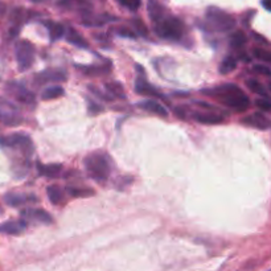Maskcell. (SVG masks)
I'll use <instances>...</instances> for the list:
<instances>
[{
    "mask_svg": "<svg viewBox=\"0 0 271 271\" xmlns=\"http://www.w3.org/2000/svg\"><path fill=\"white\" fill-rule=\"evenodd\" d=\"M89 90L92 92V93L96 94L97 97H100L101 100H104V101H113V100H114V98H113L111 96H106V94L102 93V92H101L100 89H97L96 86H89Z\"/></svg>",
    "mask_w": 271,
    "mask_h": 271,
    "instance_id": "obj_34",
    "label": "cell"
},
{
    "mask_svg": "<svg viewBox=\"0 0 271 271\" xmlns=\"http://www.w3.org/2000/svg\"><path fill=\"white\" fill-rule=\"evenodd\" d=\"M134 27L136 28V31L140 33L142 36H147V28L146 25L143 24L142 22H140L139 19H136V20H134Z\"/></svg>",
    "mask_w": 271,
    "mask_h": 271,
    "instance_id": "obj_35",
    "label": "cell"
},
{
    "mask_svg": "<svg viewBox=\"0 0 271 271\" xmlns=\"http://www.w3.org/2000/svg\"><path fill=\"white\" fill-rule=\"evenodd\" d=\"M184 24L182 20L172 16H163L159 22L155 23V32L159 37L171 41H178L184 36Z\"/></svg>",
    "mask_w": 271,
    "mask_h": 271,
    "instance_id": "obj_3",
    "label": "cell"
},
{
    "mask_svg": "<svg viewBox=\"0 0 271 271\" xmlns=\"http://www.w3.org/2000/svg\"><path fill=\"white\" fill-rule=\"evenodd\" d=\"M203 93L205 96L217 98L222 104L236 109L237 111H245L249 109V97L234 83H225V85L217 86L213 89H205L203 90Z\"/></svg>",
    "mask_w": 271,
    "mask_h": 271,
    "instance_id": "obj_1",
    "label": "cell"
},
{
    "mask_svg": "<svg viewBox=\"0 0 271 271\" xmlns=\"http://www.w3.org/2000/svg\"><path fill=\"white\" fill-rule=\"evenodd\" d=\"M27 229V222L25 221H7L0 225V233L3 234H10V236H19Z\"/></svg>",
    "mask_w": 271,
    "mask_h": 271,
    "instance_id": "obj_13",
    "label": "cell"
},
{
    "mask_svg": "<svg viewBox=\"0 0 271 271\" xmlns=\"http://www.w3.org/2000/svg\"><path fill=\"white\" fill-rule=\"evenodd\" d=\"M68 192L73 197H87L93 196L94 192L90 189H77V188H68Z\"/></svg>",
    "mask_w": 271,
    "mask_h": 271,
    "instance_id": "obj_28",
    "label": "cell"
},
{
    "mask_svg": "<svg viewBox=\"0 0 271 271\" xmlns=\"http://www.w3.org/2000/svg\"><path fill=\"white\" fill-rule=\"evenodd\" d=\"M253 71L254 73H258V74H263L270 77L271 75V69L266 65H254L253 66Z\"/></svg>",
    "mask_w": 271,
    "mask_h": 271,
    "instance_id": "obj_32",
    "label": "cell"
},
{
    "mask_svg": "<svg viewBox=\"0 0 271 271\" xmlns=\"http://www.w3.org/2000/svg\"><path fill=\"white\" fill-rule=\"evenodd\" d=\"M207 19L208 22L211 23L212 27L220 32L230 31L236 25V20L230 15L221 11V10H217V8H209L207 11Z\"/></svg>",
    "mask_w": 271,
    "mask_h": 271,
    "instance_id": "obj_4",
    "label": "cell"
},
{
    "mask_svg": "<svg viewBox=\"0 0 271 271\" xmlns=\"http://www.w3.org/2000/svg\"><path fill=\"white\" fill-rule=\"evenodd\" d=\"M254 56L258 58V60L263 61V62H271V54L270 52L264 49H259V48H254Z\"/></svg>",
    "mask_w": 271,
    "mask_h": 271,
    "instance_id": "obj_29",
    "label": "cell"
},
{
    "mask_svg": "<svg viewBox=\"0 0 271 271\" xmlns=\"http://www.w3.org/2000/svg\"><path fill=\"white\" fill-rule=\"evenodd\" d=\"M263 7L267 10V11H270V0H263Z\"/></svg>",
    "mask_w": 271,
    "mask_h": 271,
    "instance_id": "obj_37",
    "label": "cell"
},
{
    "mask_svg": "<svg viewBox=\"0 0 271 271\" xmlns=\"http://www.w3.org/2000/svg\"><path fill=\"white\" fill-rule=\"evenodd\" d=\"M36 81L39 85L50 82H64V81H66V73L61 69H47V70L37 74Z\"/></svg>",
    "mask_w": 271,
    "mask_h": 271,
    "instance_id": "obj_8",
    "label": "cell"
},
{
    "mask_svg": "<svg viewBox=\"0 0 271 271\" xmlns=\"http://www.w3.org/2000/svg\"><path fill=\"white\" fill-rule=\"evenodd\" d=\"M246 41L247 37L242 31H237V32H234L232 36H230V45H232L233 48L243 47V45L246 44Z\"/></svg>",
    "mask_w": 271,
    "mask_h": 271,
    "instance_id": "obj_27",
    "label": "cell"
},
{
    "mask_svg": "<svg viewBox=\"0 0 271 271\" xmlns=\"http://www.w3.org/2000/svg\"><path fill=\"white\" fill-rule=\"evenodd\" d=\"M118 2L131 11H136L140 7V0H118Z\"/></svg>",
    "mask_w": 271,
    "mask_h": 271,
    "instance_id": "obj_31",
    "label": "cell"
},
{
    "mask_svg": "<svg viewBox=\"0 0 271 271\" xmlns=\"http://www.w3.org/2000/svg\"><path fill=\"white\" fill-rule=\"evenodd\" d=\"M242 123L251 127H255L258 130H268L270 129V119L262 113H254L253 115H249L242 119Z\"/></svg>",
    "mask_w": 271,
    "mask_h": 271,
    "instance_id": "obj_11",
    "label": "cell"
},
{
    "mask_svg": "<svg viewBox=\"0 0 271 271\" xmlns=\"http://www.w3.org/2000/svg\"><path fill=\"white\" fill-rule=\"evenodd\" d=\"M237 68V58H234L233 56H228L222 60L221 65H220V73L221 74H229L232 73L234 69Z\"/></svg>",
    "mask_w": 271,
    "mask_h": 271,
    "instance_id": "obj_22",
    "label": "cell"
},
{
    "mask_svg": "<svg viewBox=\"0 0 271 271\" xmlns=\"http://www.w3.org/2000/svg\"><path fill=\"white\" fill-rule=\"evenodd\" d=\"M246 85H247V87H249V89L251 90V92H253V93L259 94V96L262 97V98H267V100H268L270 94H268L267 90L264 89L262 83L258 82L257 79H249V81L246 82Z\"/></svg>",
    "mask_w": 271,
    "mask_h": 271,
    "instance_id": "obj_23",
    "label": "cell"
},
{
    "mask_svg": "<svg viewBox=\"0 0 271 271\" xmlns=\"http://www.w3.org/2000/svg\"><path fill=\"white\" fill-rule=\"evenodd\" d=\"M48 29H49V36L52 41H56L60 37H62L65 33V28L61 24H57V23H48L47 24Z\"/></svg>",
    "mask_w": 271,
    "mask_h": 271,
    "instance_id": "obj_26",
    "label": "cell"
},
{
    "mask_svg": "<svg viewBox=\"0 0 271 271\" xmlns=\"http://www.w3.org/2000/svg\"><path fill=\"white\" fill-rule=\"evenodd\" d=\"M138 106L143 110L148 111V113H152L155 115H159V117H163V118H167L168 117V111L163 105H160L157 101L153 100H147L143 101V102H139Z\"/></svg>",
    "mask_w": 271,
    "mask_h": 271,
    "instance_id": "obj_12",
    "label": "cell"
},
{
    "mask_svg": "<svg viewBox=\"0 0 271 271\" xmlns=\"http://www.w3.org/2000/svg\"><path fill=\"white\" fill-rule=\"evenodd\" d=\"M0 144L3 147H11V148H20L25 153H31L33 151L32 139L24 132L12 134L4 138H0Z\"/></svg>",
    "mask_w": 271,
    "mask_h": 271,
    "instance_id": "obj_6",
    "label": "cell"
},
{
    "mask_svg": "<svg viewBox=\"0 0 271 271\" xmlns=\"http://www.w3.org/2000/svg\"><path fill=\"white\" fill-rule=\"evenodd\" d=\"M66 40H68V43L73 44L75 47L78 48H83V49H87L89 48V44L83 39L82 36L79 35L77 31H74L73 28L68 29V35H66Z\"/></svg>",
    "mask_w": 271,
    "mask_h": 271,
    "instance_id": "obj_16",
    "label": "cell"
},
{
    "mask_svg": "<svg viewBox=\"0 0 271 271\" xmlns=\"http://www.w3.org/2000/svg\"><path fill=\"white\" fill-rule=\"evenodd\" d=\"M10 92H11L12 96L19 101V102H22V104L25 105H33L35 104V97L33 94L29 92L27 87H24L20 83H11L10 85Z\"/></svg>",
    "mask_w": 271,
    "mask_h": 271,
    "instance_id": "obj_9",
    "label": "cell"
},
{
    "mask_svg": "<svg viewBox=\"0 0 271 271\" xmlns=\"http://www.w3.org/2000/svg\"><path fill=\"white\" fill-rule=\"evenodd\" d=\"M118 35L122 36V37H129V39H135L136 35L134 31H130L127 28H122L118 31Z\"/></svg>",
    "mask_w": 271,
    "mask_h": 271,
    "instance_id": "obj_36",
    "label": "cell"
},
{
    "mask_svg": "<svg viewBox=\"0 0 271 271\" xmlns=\"http://www.w3.org/2000/svg\"><path fill=\"white\" fill-rule=\"evenodd\" d=\"M47 193L50 203L54 204V205H57L62 201V191L58 186H49L47 188Z\"/></svg>",
    "mask_w": 271,
    "mask_h": 271,
    "instance_id": "obj_25",
    "label": "cell"
},
{
    "mask_svg": "<svg viewBox=\"0 0 271 271\" xmlns=\"http://www.w3.org/2000/svg\"><path fill=\"white\" fill-rule=\"evenodd\" d=\"M16 60L20 70H27L31 68L35 61V47L32 44L27 40L19 41L16 45Z\"/></svg>",
    "mask_w": 271,
    "mask_h": 271,
    "instance_id": "obj_5",
    "label": "cell"
},
{
    "mask_svg": "<svg viewBox=\"0 0 271 271\" xmlns=\"http://www.w3.org/2000/svg\"><path fill=\"white\" fill-rule=\"evenodd\" d=\"M255 105H257L262 111L271 110V102L267 100V98H260V100H257L255 101Z\"/></svg>",
    "mask_w": 271,
    "mask_h": 271,
    "instance_id": "obj_33",
    "label": "cell"
},
{
    "mask_svg": "<svg viewBox=\"0 0 271 271\" xmlns=\"http://www.w3.org/2000/svg\"><path fill=\"white\" fill-rule=\"evenodd\" d=\"M77 68L87 75H101L106 74L107 71L110 70L111 66L110 64H107L106 66H77Z\"/></svg>",
    "mask_w": 271,
    "mask_h": 271,
    "instance_id": "obj_21",
    "label": "cell"
},
{
    "mask_svg": "<svg viewBox=\"0 0 271 271\" xmlns=\"http://www.w3.org/2000/svg\"><path fill=\"white\" fill-rule=\"evenodd\" d=\"M28 195H22V193H7L6 196H4V200H6V203L10 205V207H14V208H18V207H22V205H24L27 201L29 200Z\"/></svg>",
    "mask_w": 271,
    "mask_h": 271,
    "instance_id": "obj_14",
    "label": "cell"
},
{
    "mask_svg": "<svg viewBox=\"0 0 271 271\" xmlns=\"http://www.w3.org/2000/svg\"><path fill=\"white\" fill-rule=\"evenodd\" d=\"M148 11H150V16H151V19H152L153 23L159 22L163 16H165L164 8L161 7L159 3H156V2H153V0H150Z\"/></svg>",
    "mask_w": 271,
    "mask_h": 271,
    "instance_id": "obj_19",
    "label": "cell"
},
{
    "mask_svg": "<svg viewBox=\"0 0 271 271\" xmlns=\"http://www.w3.org/2000/svg\"><path fill=\"white\" fill-rule=\"evenodd\" d=\"M37 168H39L40 173L43 176H47V177H57L62 171L61 164H41V163H39Z\"/></svg>",
    "mask_w": 271,
    "mask_h": 271,
    "instance_id": "obj_15",
    "label": "cell"
},
{
    "mask_svg": "<svg viewBox=\"0 0 271 271\" xmlns=\"http://www.w3.org/2000/svg\"><path fill=\"white\" fill-rule=\"evenodd\" d=\"M136 69H138V77H136L135 81V90L138 94H142V96H151V97H161L160 93L157 92L153 86H151L148 83V81L146 79V71L143 70L140 65H136Z\"/></svg>",
    "mask_w": 271,
    "mask_h": 271,
    "instance_id": "obj_7",
    "label": "cell"
},
{
    "mask_svg": "<svg viewBox=\"0 0 271 271\" xmlns=\"http://www.w3.org/2000/svg\"><path fill=\"white\" fill-rule=\"evenodd\" d=\"M106 89L113 98H121V100H125L126 98L125 90H123L121 83H118V82L106 83Z\"/></svg>",
    "mask_w": 271,
    "mask_h": 271,
    "instance_id": "obj_24",
    "label": "cell"
},
{
    "mask_svg": "<svg viewBox=\"0 0 271 271\" xmlns=\"http://www.w3.org/2000/svg\"><path fill=\"white\" fill-rule=\"evenodd\" d=\"M22 117L14 111H7V110H0V122L7 126H16L22 122Z\"/></svg>",
    "mask_w": 271,
    "mask_h": 271,
    "instance_id": "obj_17",
    "label": "cell"
},
{
    "mask_svg": "<svg viewBox=\"0 0 271 271\" xmlns=\"http://www.w3.org/2000/svg\"><path fill=\"white\" fill-rule=\"evenodd\" d=\"M85 168L89 176L97 182H105L111 173V164L105 153H92L85 159Z\"/></svg>",
    "mask_w": 271,
    "mask_h": 271,
    "instance_id": "obj_2",
    "label": "cell"
},
{
    "mask_svg": "<svg viewBox=\"0 0 271 271\" xmlns=\"http://www.w3.org/2000/svg\"><path fill=\"white\" fill-rule=\"evenodd\" d=\"M193 118L203 125H218V123L224 122L222 117H218L216 114H195Z\"/></svg>",
    "mask_w": 271,
    "mask_h": 271,
    "instance_id": "obj_18",
    "label": "cell"
},
{
    "mask_svg": "<svg viewBox=\"0 0 271 271\" xmlns=\"http://www.w3.org/2000/svg\"><path fill=\"white\" fill-rule=\"evenodd\" d=\"M65 90L61 87V86H50L48 89H45L41 94V98L44 101H50L56 100V98H60V97L64 96Z\"/></svg>",
    "mask_w": 271,
    "mask_h": 271,
    "instance_id": "obj_20",
    "label": "cell"
},
{
    "mask_svg": "<svg viewBox=\"0 0 271 271\" xmlns=\"http://www.w3.org/2000/svg\"><path fill=\"white\" fill-rule=\"evenodd\" d=\"M87 110H89V113L92 115H96L98 114V113H101V111H104V107L87 98Z\"/></svg>",
    "mask_w": 271,
    "mask_h": 271,
    "instance_id": "obj_30",
    "label": "cell"
},
{
    "mask_svg": "<svg viewBox=\"0 0 271 271\" xmlns=\"http://www.w3.org/2000/svg\"><path fill=\"white\" fill-rule=\"evenodd\" d=\"M23 217L43 225H50L53 222L52 216L44 209H28V211L23 212Z\"/></svg>",
    "mask_w": 271,
    "mask_h": 271,
    "instance_id": "obj_10",
    "label": "cell"
}]
</instances>
